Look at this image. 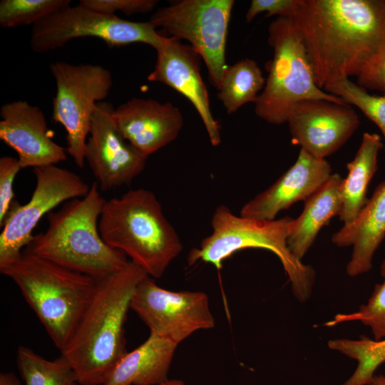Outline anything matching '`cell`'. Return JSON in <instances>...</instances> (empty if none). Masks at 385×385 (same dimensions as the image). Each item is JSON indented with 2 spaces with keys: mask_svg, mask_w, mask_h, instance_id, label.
Here are the masks:
<instances>
[{
  "mask_svg": "<svg viewBox=\"0 0 385 385\" xmlns=\"http://www.w3.org/2000/svg\"><path fill=\"white\" fill-rule=\"evenodd\" d=\"M292 18L322 90L357 76L385 46V0H300Z\"/></svg>",
  "mask_w": 385,
  "mask_h": 385,
  "instance_id": "6da1fadb",
  "label": "cell"
},
{
  "mask_svg": "<svg viewBox=\"0 0 385 385\" xmlns=\"http://www.w3.org/2000/svg\"><path fill=\"white\" fill-rule=\"evenodd\" d=\"M146 275L130 261L123 270L97 281L86 309L60 351L79 385H103L127 352V314L135 289Z\"/></svg>",
  "mask_w": 385,
  "mask_h": 385,
  "instance_id": "7a4b0ae2",
  "label": "cell"
},
{
  "mask_svg": "<svg viewBox=\"0 0 385 385\" xmlns=\"http://www.w3.org/2000/svg\"><path fill=\"white\" fill-rule=\"evenodd\" d=\"M97 182L88 194L70 200L46 217L48 227L34 235L26 247L34 254L96 281L125 268L130 260L122 252L108 246L98 230L106 202Z\"/></svg>",
  "mask_w": 385,
  "mask_h": 385,
  "instance_id": "3957f363",
  "label": "cell"
},
{
  "mask_svg": "<svg viewBox=\"0 0 385 385\" xmlns=\"http://www.w3.org/2000/svg\"><path fill=\"white\" fill-rule=\"evenodd\" d=\"M0 272L23 297L61 351L72 336L95 292L97 281L38 256L26 247Z\"/></svg>",
  "mask_w": 385,
  "mask_h": 385,
  "instance_id": "277c9868",
  "label": "cell"
},
{
  "mask_svg": "<svg viewBox=\"0 0 385 385\" xmlns=\"http://www.w3.org/2000/svg\"><path fill=\"white\" fill-rule=\"evenodd\" d=\"M98 230L108 246L123 252L153 279L160 278L183 250L156 196L143 188L106 200Z\"/></svg>",
  "mask_w": 385,
  "mask_h": 385,
  "instance_id": "5b68a950",
  "label": "cell"
},
{
  "mask_svg": "<svg viewBox=\"0 0 385 385\" xmlns=\"http://www.w3.org/2000/svg\"><path fill=\"white\" fill-rule=\"evenodd\" d=\"M294 219L283 217L273 220H257L235 215L225 205L218 206L212 215V233L198 248L190 250L189 265L198 261L220 269L223 261L235 252L248 248L269 250L279 259L291 284L294 297L304 302L312 294L315 271L289 250L287 240Z\"/></svg>",
  "mask_w": 385,
  "mask_h": 385,
  "instance_id": "8992f818",
  "label": "cell"
},
{
  "mask_svg": "<svg viewBox=\"0 0 385 385\" xmlns=\"http://www.w3.org/2000/svg\"><path fill=\"white\" fill-rule=\"evenodd\" d=\"M268 43L274 51L269 75L255 103V114L266 122L287 123L297 102L322 99L346 103L317 85L303 39L292 17H277L268 27Z\"/></svg>",
  "mask_w": 385,
  "mask_h": 385,
  "instance_id": "52a82bcc",
  "label": "cell"
},
{
  "mask_svg": "<svg viewBox=\"0 0 385 385\" xmlns=\"http://www.w3.org/2000/svg\"><path fill=\"white\" fill-rule=\"evenodd\" d=\"M49 68L56 84L52 118L66 130V153L77 166L83 168L93 114L96 104L111 89V73L100 65L63 61L53 62Z\"/></svg>",
  "mask_w": 385,
  "mask_h": 385,
  "instance_id": "ba28073f",
  "label": "cell"
},
{
  "mask_svg": "<svg viewBox=\"0 0 385 385\" xmlns=\"http://www.w3.org/2000/svg\"><path fill=\"white\" fill-rule=\"evenodd\" d=\"M233 0H181L158 9L150 22L170 37L185 40L203 59L219 90L227 67L225 50Z\"/></svg>",
  "mask_w": 385,
  "mask_h": 385,
  "instance_id": "9c48e42d",
  "label": "cell"
},
{
  "mask_svg": "<svg viewBox=\"0 0 385 385\" xmlns=\"http://www.w3.org/2000/svg\"><path fill=\"white\" fill-rule=\"evenodd\" d=\"M85 37L100 38L111 47L142 43L156 49L167 36L160 34L149 21H131L78 4L54 12L32 26L30 46L36 53H46Z\"/></svg>",
  "mask_w": 385,
  "mask_h": 385,
  "instance_id": "30bf717a",
  "label": "cell"
},
{
  "mask_svg": "<svg viewBox=\"0 0 385 385\" xmlns=\"http://www.w3.org/2000/svg\"><path fill=\"white\" fill-rule=\"evenodd\" d=\"M36 186L24 205L14 201L0 234V266L17 257L29 245L45 215L62 202L86 196L90 187L75 173L56 165L34 168Z\"/></svg>",
  "mask_w": 385,
  "mask_h": 385,
  "instance_id": "8fae6325",
  "label": "cell"
},
{
  "mask_svg": "<svg viewBox=\"0 0 385 385\" xmlns=\"http://www.w3.org/2000/svg\"><path fill=\"white\" fill-rule=\"evenodd\" d=\"M132 309L150 333L177 344L197 331L215 325L207 295L200 291L173 292L158 286L148 274L137 285L130 302Z\"/></svg>",
  "mask_w": 385,
  "mask_h": 385,
  "instance_id": "7c38bea8",
  "label": "cell"
},
{
  "mask_svg": "<svg viewBox=\"0 0 385 385\" xmlns=\"http://www.w3.org/2000/svg\"><path fill=\"white\" fill-rule=\"evenodd\" d=\"M113 110L110 103L96 104L84 153L102 190L130 183L143 170L148 157L121 135L113 118Z\"/></svg>",
  "mask_w": 385,
  "mask_h": 385,
  "instance_id": "4fadbf2b",
  "label": "cell"
},
{
  "mask_svg": "<svg viewBox=\"0 0 385 385\" xmlns=\"http://www.w3.org/2000/svg\"><path fill=\"white\" fill-rule=\"evenodd\" d=\"M287 123L294 145L317 158L326 159L346 143L360 121L347 103L308 99L291 108Z\"/></svg>",
  "mask_w": 385,
  "mask_h": 385,
  "instance_id": "5bb4252c",
  "label": "cell"
},
{
  "mask_svg": "<svg viewBox=\"0 0 385 385\" xmlns=\"http://www.w3.org/2000/svg\"><path fill=\"white\" fill-rule=\"evenodd\" d=\"M155 68L148 80L167 85L188 98L198 113L213 146L221 142L220 126L214 118L207 87L200 74V58L189 44L172 37L155 49Z\"/></svg>",
  "mask_w": 385,
  "mask_h": 385,
  "instance_id": "9a60e30c",
  "label": "cell"
},
{
  "mask_svg": "<svg viewBox=\"0 0 385 385\" xmlns=\"http://www.w3.org/2000/svg\"><path fill=\"white\" fill-rule=\"evenodd\" d=\"M0 139L18 155L21 168L56 165L66 160V150L52 140L43 111L26 101L1 106Z\"/></svg>",
  "mask_w": 385,
  "mask_h": 385,
  "instance_id": "2e32d148",
  "label": "cell"
},
{
  "mask_svg": "<svg viewBox=\"0 0 385 385\" xmlns=\"http://www.w3.org/2000/svg\"><path fill=\"white\" fill-rule=\"evenodd\" d=\"M331 175L332 168L326 159L317 158L300 148L295 163L270 187L245 203L240 215L257 220H275L282 210L307 200Z\"/></svg>",
  "mask_w": 385,
  "mask_h": 385,
  "instance_id": "e0dca14e",
  "label": "cell"
},
{
  "mask_svg": "<svg viewBox=\"0 0 385 385\" xmlns=\"http://www.w3.org/2000/svg\"><path fill=\"white\" fill-rule=\"evenodd\" d=\"M113 118L123 138L147 156L173 142L183 125L178 107L150 98L128 101L114 108Z\"/></svg>",
  "mask_w": 385,
  "mask_h": 385,
  "instance_id": "ac0fdd59",
  "label": "cell"
},
{
  "mask_svg": "<svg viewBox=\"0 0 385 385\" xmlns=\"http://www.w3.org/2000/svg\"><path fill=\"white\" fill-rule=\"evenodd\" d=\"M385 238V180L375 188L356 218L332 237L337 247H352L346 272L350 277L369 272L374 255Z\"/></svg>",
  "mask_w": 385,
  "mask_h": 385,
  "instance_id": "d6986e66",
  "label": "cell"
},
{
  "mask_svg": "<svg viewBox=\"0 0 385 385\" xmlns=\"http://www.w3.org/2000/svg\"><path fill=\"white\" fill-rule=\"evenodd\" d=\"M178 344L150 333L133 350L126 352L103 385H159L168 381Z\"/></svg>",
  "mask_w": 385,
  "mask_h": 385,
  "instance_id": "ffe728a7",
  "label": "cell"
},
{
  "mask_svg": "<svg viewBox=\"0 0 385 385\" xmlns=\"http://www.w3.org/2000/svg\"><path fill=\"white\" fill-rule=\"evenodd\" d=\"M342 178L332 174L326 183L304 201L302 212L294 219L287 240L290 252L302 260L314 243L320 230L330 220L339 215L342 202Z\"/></svg>",
  "mask_w": 385,
  "mask_h": 385,
  "instance_id": "44dd1931",
  "label": "cell"
},
{
  "mask_svg": "<svg viewBox=\"0 0 385 385\" xmlns=\"http://www.w3.org/2000/svg\"><path fill=\"white\" fill-rule=\"evenodd\" d=\"M383 147L378 134L366 132L356 155L346 164L348 173L341 184L342 206L339 215L344 225L354 220L367 202V188L377 170L378 154Z\"/></svg>",
  "mask_w": 385,
  "mask_h": 385,
  "instance_id": "7402d4cb",
  "label": "cell"
},
{
  "mask_svg": "<svg viewBox=\"0 0 385 385\" xmlns=\"http://www.w3.org/2000/svg\"><path fill=\"white\" fill-rule=\"evenodd\" d=\"M266 83L257 63L242 59L226 68L217 96L229 114L247 103H255Z\"/></svg>",
  "mask_w": 385,
  "mask_h": 385,
  "instance_id": "603a6c76",
  "label": "cell"
},
{
  "mask_svg": "<svg viewBox=\"0 0 385 385\" xmlns=\"http://www.w3.org/2000/svg\"><path fill=\"white\" fill-rule=\"evenodd\" d=\"M16 363L25 385H78V380L68 361L61 355L47 359L31 349L20 346Z\"/></svg>",
  "mask_w": 385,
  "mask_h": 385,
  "instance_id": "cb8c5ba5",
  "label": "cell"
},
{
  "mask_svg": "<svg viewBox=\"0 0 385 385\" xmlns=\"http://www.w3.org/2000/svg\"><path fill=\"white\" fill-rule=\"evenodd\" d=\"M328 346L357 363L352 375L341 385L367 384L385 362V339L375 341L366 336L358 339H335L328 342Z\"/></svg>",
  "mask_w": 385,
  "mask_h": 385,
  "instance_id": "d4e9b609",
  "label": "cell"
},
{
  "mask_svg": "<svg viewBox=\"0 0 385 385\" xmlns=\"http://www.w3.org/2000/svg\"><path fill=\"white\" fill-rule=\"evenodd\" d=\"M380 273L383 282L376 284L366 303L351 313H340L326 322V327H333L349 322H360L368 327L375 341L385 339V259L381 262Z\"/></svg>",
  "mask_w": 385,
  "mask_h": 385,
  "instance_id": "484cf974",
  "label": "cell"
},
{
  "mask_svg": "<svg viewBox=\"0 0 385 385\" xmlns=\"http://www.w3.org/2000/svg\"><path fill=\"white\" fill-rule=\"evenodd\" d=\"M70 4V0H1L0 25L4 28L34 26Z\"/></svg>",
  "mask_w": 385,
  "mask_h": 385,
  "instance_id": "4316f807",
  "label": "cell"
},
{
  "mask_svg": "<svg viewBox=\"0 0 385 385\" xmlns=\"http://www.w3.org/2000/svg\"><path fill=\"white\" fill-rule=\"evenodd\" d=\"M327 93L340 97L347 104L354 105L381 130L385 140V92L382 96L369 94L366 89L344 78L324 88ZM385 150V144H384Z\"/></svg>",
  "mask_w": 385,
  "mask_h": 385,
  "instance_id": "83f0119b",
  "label": "cell"
},
{
  "mask_svg": "<svg viewBox=\"0 0 385 385\" xmlns=\"http://www.w3.org/2000/svg\"><path fill=\"white\" fill-rule=\"evenodd\" d=\"M158 3L157 0H81L78 4L106 15L120 11L130 16L150 12Z\"/></svg>",
  "mask_w": 385,
  "mask_h": 385,
  "instance_id": "f1b7e54d",
  "label": "cell"
},
{
  "mask_svg": "<svg viewBox=\"0 0 385 385\" xmlns=\"http://www.w3.org/2000/svg\"><path fill=\"white\" fill-rule=\"evenodd\" d=\"M21 169L18 158L11 156L0 158V227L15 201L13 184Z\"/></svg>",
  "mask_w": 385,
  "mask_h": 385,
  "instance_id": "f546056e",
  "label": "cell"
},
{
  "mask_svg": "<svg viewBox=\"0 0 385 385\" xmlns=\"http://www.w3.org/2000/svg\"><path fill=\"white\" fill-rule=\"evenodd\" d=\"M356 77L357 84L363 88L385 92V46L368 61Z\"/></svg>",
  "mask_w": 385,
  "mask_h": 385,
  "instance_id": "4dcf8cb0",
  "label": "cell"
},
{
  "mask_svg": "<svg viewBox=\"0 0 385 385\" xmlns=\"http://www.w3.org/2000/svg\"><path fill=\"white\" fill-rule=\"evenodd\" d=\"M300 0H252L246 14V21L250 23L260 13L266 12L267 17H294Z\"/></svg>",
  "mask_w": 385,
  "mask_h": 385,
  "instance_id": "1f68e13d",
  "label": "cell"
},
{
  "mask_svg": "<svg viewBox=\"0 0 385 385\" xmlns=\"http://www.w3.org/2000/svg\"><path fill=\"white\" fill-rule=\"evenodd\" d=\"M0 385H22L19 378L11 372L0 374Z\"/></svg>",
  "mask_w": 385,
  "mask_h": 385,
  "instance_id": "d6a6232c",
  "label": "cell"
},
{
  "mask_svg": "<svg viewBox=\"0 0 385 385\" xmlns=\"http://www.w3.org/2000/svg\"><path fill=\"white\" fill-rule=\"evenodd\" d=\"M366 385H385V376L375 374L372 380Z\"/></svg>",
  "mask_w": 385,
  "mask_h": 385,
  "instance_id": "836d02e7",
  "label": "cell"
},
{
  "mask_svg": "<svg viewBox=\"0 0 385 385\" xmlns=\"http://www.w3.org/2000/svg\"><path fill=\"white\" fill-rule=\"evenodd\" d=\"M159 385H188L183 381L179 379H168Z\"/></svg>",
  "mask_w": 385,
  "mask_h": 385,
  "instance_id": "e575fe53",
  "label": "cell"
}]
</instances>
